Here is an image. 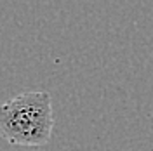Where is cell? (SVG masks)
Listing matches in <instances>:
<instances>
[{"label":"cell","instance_id":"6da1fadb","mask_svg":"<svg viewBox=\"0 0 153 151\" xmlns=\"http://www.w3.org/2000/svg\"><path fill=\"white\" fill-rule=\"evenodd\" d=\"M54 129L51 94L30 90L0 104V137L14 146H45Z\"/></svg>","mask_w":153,"mask_h":151}]
</instances>
